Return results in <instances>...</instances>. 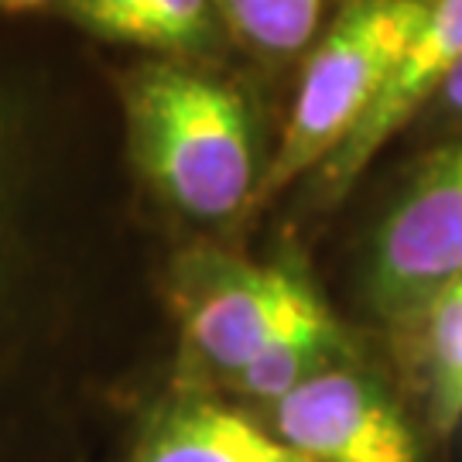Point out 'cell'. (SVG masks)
Masks as SVG:
<instances>
[{
	"mask_svg": "<svg viewBox=\"0 0 462 462\" xmlns=\"http://www.w3.org/2000/svg\"><path fill=\"white\" fill-rule=\"evenodd\" d=\"M110 83L127 162L162 209L199 230L254 216L267 151L244 86L219 66L154 55Z\"/></svg>",
	"mask_w": 462,
	"mask_h": 462,
	"instance_id": "obj_1",
	"label": "cell"
},
{
	"mask_svg": "<svg viewBox=\"0 0 462 462\" xmlns=\"http://www.w3.org/2000/svg\"><path fill=\"white\" fill-rule=\"evenodd\" d=\"M414 127L435 131L439 134V141H442V137H456V134H462V62H459V69L446 79V86L435 93V99L425 106V114L418 116Z\"/></svg>",
	"mask_w": 462,
	"mask_h": 462,
	"instance_id": "obj_12",
	"label": "cell"
},
{
	"mask_svg": "<svg viewBox=\"0 0 462 462\" xmlns=\"http://www.w3.org/2000/svg\"><path fill=\"white\" fill-rule=\"evenodd\" d=\"M429 0H343L301 55L295 93L257 189L261 213L295 182H309L366 116L411 42Z\"/></svg>",
	"mask_w": 462,
	"mask_h": 462,
	"instance_id": "obj_3",
	"label": "cell"
},
{
	"mask_svg": "<svg viewBox=\"0 0 462 462\" xmlns=\"http://www.w3.org/2000/svg\"><path fill=\"white\" fill-rule=\"evenodd\" d=\"M66 0H0V14L11 17H28V14H42V11H55L62 7Z\"/></svg>",
	"mask_w": 462,
	"mask_h": 462,
	"instance_id": "obj_13",
	"label": "cell"
},
{
	"mask_svg": "<svg viewBox=\"0 0 462 462\" xmlns=\"http://www.w3.org/2000/svg\"><path fill=\"white\" fill-rule=\"evenodd\" d=\"M17 21L0 14V319L32 264L34 196L55 120V72Z\"/></svg>",
	"mask_w": 462,
	"mask_h": 462,
	"instance_id": "obj_6",
	"label": "cell"
},
{
	"mask_svg": "<svg viewBox=\"0 0 462 462\" xmlns=\"http://www.w3.org/2000/svg\"><path fill=\"white\" fill-rule=\"evenodd\" d=\"M462 62V0H429L387 83L346 144L309 179L315 209H329L356 189L364 171L394 137L414 127L435 93Z\"/></svg>",
	"mask_w": 462,
	"mask_h": 462,
	"instance_id": "obj_7",
	"label": "cell"
},
{
	"mask_svg": "<svg viewBox=\"0 0 462 462\" xmlns=\"http://www.w3.org/2000/svg\"><path fill=\"white\" fill-rule=\"evenodd\" d=\"M59 17L86 38L154 59L216 66L230 49L213 0H66Z\"/></svg>",
	"mask_w": 462,
	"mask_h": 462,
	"instance_id": "obj_9",
	"label": "cell"
},
{
	"mask_svg": "<svg viewBox=\"0 0 462 462\" xmlns=\"http://www.w3.org/2000/svg\"><path fill=\"white\" fill-rule=\"evenodd\" d=\"M165 295L179 326L182 387L223 394L267 349L339 326V315L295 264L250 261L196 244L165 271Z\"/></svg>",
	"mask_w": 462,
	"mask_h": 462,
	"instance_id": "obj_2",
	"label": "cell"
},
{
	"mask_svg": "<svg viewBox=\"0 0 462 462\" xmlns=\"http://www.w3.org/2000/svg\"><path fill=\"white\" fill-rule=\"evenodd\" d=\"M391 329L421 391L431 431L452 435L462 421V278Z\"/></svg>",
	"mask_w": 462,
	"mask_h": 462,
	"instance_id": "obj_10",
	"label": "cell"
},
{
	"mask_svg": "<svg viewBox=\"0 0 462 462\" xmlns=\"http://www.w3.org/2000/svg\"><path fill=\"white\" fill-rule=\"evenodd\" d=\"M250 414L305 462H421L404 408L360 360L301 380Z\"/></svg>",
	"mask_w": 462,
	"mask_h": 462,
	"instance_id": "obj_5",
	"label": "cell"
},
{
	"mask_svg": "<svg viewBox=\"0 0 462 462\" xmlns=\"http://www.w3.org/2000/svg\"><path fill=\"white\" fill-rule=\"evenodd\" d=\"M462 278V134L411 165L366 233L360 291L383 326L418 312Z\"/></svg>",
	"mask_w": 462,
	"mask_h": 462,
	"instance_id": "obj_4",
	"label": "cell"
},
{
	"mask_svg": "<svg viewBox=\"0 0 462 462\" xmlns=\"http://www.w3.org/2000/svg\"><path fill=\"white\" fill-rule=\"evenodd\" d=\"M213 7L230 49L261 66L301 62L336 11L332 0H213Z\"/></svg>",
	"mask_w": 462,
	"mask_h": 462,
	"instance_id": "obj_11",
	"label": "cell"
},
{
	"mask_svg": "<svg viewBox=\"0 0 462 462\" xmlns=\"http://www.w3.org/2000/svg\"><path fill=\"white\" fill-rule=\"evenodd\" d=\"M127 462H305L240 404L179 387L151 414Z\"/></svg>",
	"mask_w": 462,
	"mask_h": 462,
	"instance_id": "obj_8",
	"label": "cell"
}]
</instances>
